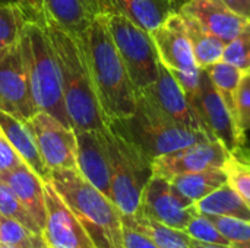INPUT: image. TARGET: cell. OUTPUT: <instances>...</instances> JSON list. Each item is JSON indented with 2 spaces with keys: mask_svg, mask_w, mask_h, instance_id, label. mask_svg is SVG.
Returning <instances> with one entry per match:
<instances>
[{
  "mask_svg": "<svg viewBox=\"0 0 250 248\" xmlns=\"http://www.w3.org/2000/svg\"><path fill=\"white\" fill-rule=\"evenodd\" d=\"M0 129L3 130L4 136L21 156V159L44 181H50L51 170L45 165L35 139L26 124L22 120H18L6 113L0 111Z\"/></svg>",
  "mask_w": 250,
  "mask_h": 248,
  "instance_id": "cell-21",
  "label": "cell"
},
{
  "mask_svg": "<svg viewBox=\"0 0 250 248\" xmlns=\"http://www.w3.org/2000/svg\"><path fill=\"white\" fill-rule=\"evenodd\" d=\"M76 142L78 170L101 193L111 199L110 167L104 140V129L76 132Z\"/></svg>",
  "mask_w": 250,
  "mask_h": 248,
  "instance_id": "cell-16",
  "label": "cell"
},
{
  "mask_svg": "<svg viewBox=\"0 0 250 248\" xmlns=\"http://www.w3.org/2000/svg\"><path fill=\"white\" fill-rule=\"evenodd\" d=\"M179 12L183 18L185 29H186L188 38L190 41L192 51H193V56H195L198 66L201 69H207L211 64L220 61L223 58L226 44L221 39H218L215 35H212L192 15L182 12V10H179Z\"/></svg>",
  "mask_w": 250,
  "mask_h": 248,
  "instance_id": "cell-23",
  "label": "cell"
},
{
  "mask_svg": "<svg viewBox=\"0 0 250 248\" xmlns=\"http://www.w3.org/2000/svg\"><path fill=\"white\" fill-rule=\"evenodd\" d=\"M236 120L240 132H250V70L243 72L236 95Z\"/></svg>",
  "mask_w": 250,
  "mask_h": 248,
  "instance_id": "cell-33",
  "label": "cell"
},
{
  "mask_svg": "<svg viewBox=\"0 0 250 248\" xmlns=\"http://www.w3.org/2000/svg\"><path fill=\"white\" fill-rule=\"evenodd\" d=\"M192 240V238H190ZM192 248H231L226 247V246H215V244H207V243H199L192 240Z\"/></svg>",
  "mask_w": 250,
  "mask_h": 248,
  "instance_id": "cell-39",
  "label": "cell"
},
{
  "mask_svg": "<svg viewBox=\"0 0 250 248\" xmlns=\"http://www.w3.org/2000/svg\"><path fill=\"white\" fill-rule=\"evenodd\" d=\"M0 3L4 4H12L19 7L31 22H38V23H45L44 18V9H42V1L41 0H0Z\"/></svg>",
  "mask_w": 250,
  "mask_h": 248,
  "instance_id": "cell-35",
  "label": "cell"
},
{
  "mask_svg": "<svg viewBox=\"0 0 250 248\" xmlns=\"http://www.w3.org/2000/svg\"><path fill=\"white\" fill-rule=\"evenodd\" d=\"M231 10L250 20V0H221Z\"/></svg>",
  "mask_w": 250,
  "mask_h": 248,
  "instance_id": "cell-37",
  "label": "cell"
},
{
  "mask_svg": "<svg viewBox=\"0 0 250 248\" xmlns=\"http://www.w3.org/2000/svg\"><path fill=\"white\" fill-rule=\"evenodd\" d=\"M136 94H142L144 96H146L158 110H161L176 123L192 130L205 133L209 137L215 139L204 123V120L201 118V115L192 107L183 88L179 85L170 70L161 63L158 66V76L155 82Z\"/></svg>",
  "mask_w": 250,
  "mask_h": 248,
  "instance_id": "cell-12",
  "label": "cell"
},
{
  "mask_svg": "<svg viewBox=\"0 0 250 248\" xmlns=\"http://www.w3.org/2000/svg\"><path fill=\"white\" fill-rule=\"evenodd\" d=\"M221 60L239 67L243 72L250 70V23L224 47Z\"/></svg>",
  "mask_w": 250,
  "mask_h": 248,
  "instance_id": "cell-31",
  "label": "cell"
},
{
  "mask_svg": "<svg viewBox=\"0 0 250 248\" xmlns=\"http://www.w3.org/2000/svg\"><path fill=\"white\" fill-rule=\"evenodd\" d=\"M26 22L31 20L19 7L0 3V51L19 41Z\"/></svg>",
  "mask_w": 250,
  "mask_h": 248,
  "instance_id": "cell-28",
  "label": "cell"
},
{
  "mask_svg": "<svg viewBox=\"0 0 250 248\" xmlns=\"http://www.w3.org/2000/svg\"><path fill=\"white\" fill-rule=\"evenodd\" d=\"M171 1H173V4L176 6V9L179 10V9H180V7H182V6H183V4H185L188 0H171Z\"/></svg>",
  "mask_w": 250,
  "mask_h": 248,
  "instance_id": "cell-40",
  "label": "cell"
},
{
  "mask_svg": "<svg viewBox=\"0 0 250 248\" xmlns=\"http://www.w3.org/2000/svg\"><path fill=\"white\" fill-rule=\"evenodd\" d=\"M0 248H18V247H12V246H4V244H0Z\"/></svg>",
  "mask_w": 250,
  "mask_h": 248,
  "instance_id": "cell-41",
  "label": "cell"
},
{
  "mask_svg": "<svg viewBox=\"0 0 250 248\" xmlns=\"http://www.w3.org/2000/svg\"><path fill=\"white\" fill-rule=\"evenodd\" d=\"M205 70L208 72L212 85L221 95L227 108L236 118V95H237L240 79L243 76V70H240L239 67H236L224 60H220V61L211 64Z\"/></svg>",
  "mask_w": 250,
  "mask_h": 248,
  "instance_id": "cell-27",
  "label": "cell"
},
{
  "mask_svg": "<svg viewBox=\"0 0 250 248\" xmlns=\"http://www.w3.org/2000/svg\"><path fill=\"white\" fill-rule=\"evenodd\" d=\"M21 164H23V161L16 153V151L4 136L3 130L0 129V174L19 167Z\"/></svg>",
  "mask_w": 250,
  "mask_h": 248,
  "instance_id": "cell-34",
  "label": "cell"
},
{
  "mask_svg": "<svg viewBox=\"0 0 250 248\" xmlns=\"http://www.w3.org/2000/svg\"><path fill=\"white\" fill-rule=\"evenodd\" d=\"M79 42L107 124L130 117L136 110V91L101 13L92 19L86 39Z\"/></svg>",
  "mask_w": 250,
  "mask_h": 248,
  "instance_id": "cell-1",
  "label": "cell"
},
{
  "mask_svg": "<svg viewBox=\"0 0 250 248\" xmlns=\"http://www.w3.org/2000/svg\"><path fill=\"white\" fill-rule=\"evenodd\" d=\"M0 111L22 121L38 111L19 41L0 51Z\"/></svg>",
  "mask_w": 250,
  "mask_h": 248,
  "instance_id": "cell-8",
  "label": "cell"
},
{
  "mask_svg": "<svg viewBox=\"0 0 250 248\" xmlns=\"http://www.w3.org/2000/svg\"><path fill=\"white\" fill-rule=\"evenodd\" d=\"M0 178L15 191L21 203L42 229L45 224L44 181L25 162L13 170L1 172Z\"/></svg>",
  "mask_w": 250,
  "mask_h": 248,
  "instance_id": "cell-20",
  "label": "cell"
},
{
  "mask_svg": "<svg viewBox=\"0 0 250 248\" xmlns=\"http://www.w3.org/2000/svg\"><path fill=\"white\" fill-rule=\"evenodd\" d=\"M177 12L171 0H101L100 13H119L139 28L151 32L171 13Z\"/></svg>",
  "mask_w": 250,
  "mask_h": 248,
  "instance_id": "cell-18",
  "label": "cell"
},
{
  "mask_svg": "<svg viewBox=\"0 0 250 248\" xmlns=\"http://www.w3.org/2000/svg\"><path fill=\"white\" fill-rule=\"evenodd\" d=\"M111 34L136 92L144 91L158 76V54L154 41L145 29L119 13H101Z\"/></svg>",
  "mask_w": 250,
  "mask_h": 248,
  "instance_id": "cell-7",
  "label": "cell"
},
{
  "mask_svg": "<svg viewBox=\"0 0 250 248\" xmlns=\"http://www.w3.org/2000/svg\"><path fill=\"white\" fill-rule=\"evenodd\" d=\"M108 124L119 129L151 161L198 142L212 139L205 133L176 123L142 94H136V110L130 117Z\"/></svg>",
  "mask_w": 250,
  "mask_h": 248,
  "instance_id": "cell-5",
  "label": "cell"
},
{
  "mask_svg": "<svg viewBox=\"0 0 250 248\" xmlns=\"http://www.w3.org/2000/svg\"><path fill=\"white\" fill-rule=\"evenodd\" d=\"M19 45L38 111H45L70 127L63 98L60 67L45 23L26 22Z\"/></svg>",
  "mask_w": 250,
  "mask_h": 248,
  "instance_id": "cell-4",
  "label": "cell"
},
{
  "mask_svg": "<svg viewBox=\"0 0 250 248\" xmlns=\"http://www.w3.org/2000/svg\"><path fill=\"white\" fill-rule=\"evenodd\" d=\"M149 35L154 41L160 63L170 72H201L185 29L183 18L179 10L171 13L158 28L152 29Z\"/></svg>",
  "mask_w": 250,
  "mask_h": 248,
  "instance_id": "cell-15",
  "label": "cell"
},
{
  "mask_svg": "<svg viewBox=\"0 0 250 248\" xmlns=\"http://www.w3.org/2000/svg\"><path fill=\"white\" fill-rule=\"evenodd\" d=\"M231 248H236V247H231Z\"/></svg>",
  "mask_w": 250,
  "mask_h": 248,
  "instance_id": "cell-42",
  "label": "cell"
},
{
  "mask_svg": "<svg viewBox=\"0 0 250 248\" xmlns=\"http://www.w3.org/2000/svg\"><path fill=\"white\" fill-rule=\"evenodd\" d=\"M123 224L148 235L160 248H192V240L182 231L163 225L142 213L123 216Z\"/></svg>",
  "mask_w": 250,
  "mask_h": 248,
  "instance_id": "cell-25",
  "label": "cell"
},
{
  "mask_svg": "<svg viewBox=\"0 0 250 248\" xmlns=\"http://www.w3.org/2000/svg\"><path fill=\"white\" fill-rule=\"evenodd\" d=\"M174 190L183 196L188 202L195 205L201 199L207 197L209 193L227 183L226 174L221 168L205 170L199 172L180 174L168 180Z\"/></svg>",
  "mask_w": 250,
  "mask_h": 248,
  "instance_id": "cell-24",
  "label": "cell"
},
{
  "mask_svg": "<svg viewBox=\"0 0 250 248\" xmlns=\"http://www.w3.org/2000/svg\"><path fill=\"white\" fill-rule=\"evenodd\" d=\"M85 3L88 4V7L91 9V12L94 15L100 13V6H101V0H85Z\"/></svg>",
  "mask_w": 250,
  "mask_h": 248,
  "instance_id": "cell-38",
  "label": "cell"
},
{
  "mask_svg": "<svg viewBox=\"0 0 250 248\" xmlns=\"http://www.w3.org/2000/svg\"><path fill=\"white\" fill-rule=\"evenodd\" d=\"M123 246L125 248H160L144 232L123 224Z\"/></svg>",
  "mask_w": 250,
  "mask_h": 248,
  "instance_id": "cell-36",
  "label": "cell"
},
{
  "mask_svg": "<svg viewBox=\"0 0 250 248\" xmlns=\"http://www.w3.org/2000/svg\"><path fill=\"white\" fill-rule=\"evenodd\" d=\"M227 184L250 206V149L246 145L229 149L221 168Z\"/></svg>",
  "mask_w": 250,
  "mask_h": 248,
  "instance_id": "cell-26",
  "label": "cell"
},
{
  "mask_svg": "<svg viewBox=\"0 0 250 248\" xmlns=\"http://www.w3.org/2000/svg\"><path fill=\"white\" fill-rule=\"evenodd\" d=\"M183 232L199 243H207V244H215V246H226L231 247L230 241L224 237V234L217 228V225L212 222L211 218L195 212L190 221L188 222L186 228Z\"/></svg>",
  "mask_w": 250,
  "mask_h": 248,
  "instance_id": "cell-30",
  "label": "cell"
},
{
  "mask_svg": "<svg viewBox=\"0 0 250 248\" xmlns=\"http://www.w3.org/2000/svg\"><path fill=\"white\" fill-rule=\"evenodd\" d=\"M198 213L209 218L250 221V206L226 183L193 205Z\"/></svg>",
  "mask_w": 250,
  "mask_h": 248,
  "instance_id": "cell-22",
  "label": "cell"
},
{
  "mask_svg": "<svg viewBox=\"0 0 250 248\" xmlns=\"http://www.w3.org/2000/svg\"><path fill=\"white\" fill-rule=\"evenodd\" d=\"M190 104L201 115L212 136L224 143L227 149L246 145V134L240 132L236 118L212 85L205 69L201 70L199 88L190 99Z\"/></svg>",
  "mask_w": 250,
  "mask_h": 248,
  "instance_id": "cell-11",
  "label": "cell"
},
{
  "mask_svg": "<svg viewBox=\"0 0 250 248\" xmlns=\"http://www.w3.org/2000/svg\"><path fill=\"white\" fill-rule=\"evenodd\" d=\"M0 215L23 224L28 229H31L35 234H42V229L34 221V218L26 210V208L21 203L15 191L1 178H0Z\"/></svg>",
  "mask_w": 250,
  "mask_h": 248,
  "instance_id": "cell-29",
  "label": "cell"
},
{
  "mask_svg": "<svg viewBox=\"0 0 250 248\" xmlns=\"http://www.w3.org/2000/svg\"><path fill=\"white\" fill-rule=\"evenodd\" d=\"M195 212L193 205L180 196L167 178L151 175L142 193L139 213L183 231Z\"/></svg>",
  "mask_w": 250,
  "mask_h": 248,
  "instance_id": "cell-13",
  "label": "cell"
},
{
  "mask_svg": "<svg viewBox=\"0 0 250 248\" xmlns=\"http://www.w3.org/2000/svg\"><path fill=\"white\" fill-rule=\"evenodd\" d=\"M45 29L60 67L63 98L70 127L75 132L104 129L107 120L94 89L82 44L50 23H45Z\"/></svg>",
  "mask_w": 250,
  "mask_h": 248,
  "instance_id": "cell-2",
  "label": "cell"
},
{
  "mask_svg": "<svg viewBox=\"0 0 250 248\" xmlns=\"http://www.w3.org/2000/svg\"><path fill=\"white\" fill-rule=\"evenodd\" d=\"M45 23H50L75 41H85L95 15L85 0H41Z\"/></svg>",
  "mask_w": 250,
  "mask_h": 248,
  "instance_id": "cell-19",
  "label": "cell"
},
{
  "mask_svg": "<svg viewBox=\"0 0 250 248\" xmlns=\"http://www.w3.org/2000/svg\"><path fill=\"white\" fill-rule=\"evenodd\" d=\"M32 133L45 165L54 170L78 168L76 132L45 111H37L23 121Z\"/></svg>",
  "mask_w": 250,
  "mask_h": 248,
  "instance_id": "cell-9",
  "label": "cell"
},
{
  "mask_svg": "<svg viewBox=\"0 0 250 248\" xmlns=\"http://www.w3.org/2000/svg\"><path fill=\"white\" fill-rule=\"evenodd\" d=\"M108 155L111 200L123 216L139 212L141 199L152 175V161L113 124L104 127Z\"/></svg>",
  "mask_w": 250,
  "mask_h": 248,
  "instance_id": "cell-6",
  "label": "cell"
},
{
  "mask_svg": "<svg viewBox=\"0 0 250 248\" xmlns=\"http://www.w3.org/2000/svg\"><path fill=\"white\" fill-rule=\"evenodd\" d=\"M209 218V216H208ZM217 228L236 248H250V221H239L230 218H211Z\"/></svg>",
  "mask_w": 250,
  "mask_h": 248,
  "instance_id": "cell-32",
  "label": "cell"
},
{
  "mask_svg": "<svg viewBox=\"0 0 250 248\" xmlns=\"http://www.w3.org/2000/svg\"><path fill=\"white\" fill-rule=\"evenodd\" d=\"M227 152L229 149L218 139L198 142L152 159V174L170 180L180 174L223 168Z\"/></svg>",
  "mask_w": 250,
  "mask_h": 248,
  "instance_id": "cell-14",
  "label": "cell"
},
{
  "mask_svg": "<svg viewBox=\"0 0 250 248\" xmlns=\"http://www.w3.org/2000/svg\"><path fill=\"white\" fill-rule=\"evenodd\" d=\"M50 183L85 225L98 248H125L122 212L78 168L51 171Z\"/></svg>",
  "mask_w": 250,
  "mask_h": 248,
  "instance_id": "cell-3",
  "label": "cell"
},
{
  "mask_svg": "<svg viewBox=\"0 0 250 248\" xmlns=\"http://www.w3.org/2000/svg\"><path fill=\"white\" fill-rule=\"evenodd\" d=\"M179 10L192 15L226 45L250 23L221 0H188Z\"/></svg>",
  "mask_w": 250,
  "mask_h": 248,
  "instance_id": "cell-17",
  "label": "cell"
},
{
  "mask_svg": "<svg viewBox=\"0 0 250 248\" xmlns=\"http://www.w3.org/2000/svg\"><path fill=\"white\" fill-rule=\"evenodd\" d=\"M44 199L45 224L42 238L47 248H98L85 225L50 181L44 183Z\"/></svg>",
  "mask_w": 250,
  "mask_h": 248,
  "instance_id": "cell-10",
  "label": "cell"
}]
</instances>
